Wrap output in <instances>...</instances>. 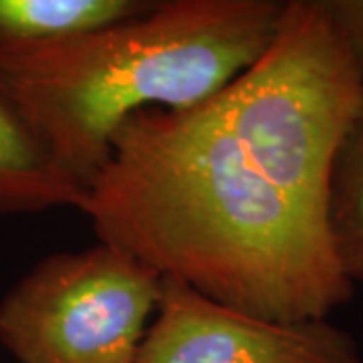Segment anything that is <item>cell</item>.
<instances>
[{"label": "cell", "instance_id": "2", "mask_svg": "<svg viewBox=\"0 0 363 363\" xmlns=\"http://www.w3.org/2000/svg\"><path fill=\"white\" fill-rule=\"evenodd\" d=\"M285 6L286 0H157L152 11L71 40L0 83L85 192L128 117L184 111L214 97L267 52Z\"/></svg>", "mask_w": 363, "mask_h": 363}, {"label": "cell", "instance_id": "6", "mask_svg": "<svg viewBox=\"0 0 363 363\" xmlns=\"http://www.w3.org/2000/svg\"><path fill=\"white\" fill-rule=\"evenodd\" d=\"M83 196L0 83V216L63 206L79 210Z\"/></svg>", "mask_w": 363, "mask_h": 363}, {"label": "cell", "instance_id": "8", "mask_svg": "<svg viewBox=\"0 0 363 363\" xmlns=\"http://www.w3.org/2000/svg\"><path fill=\"white\" fill-rule=\"evenodd\" d=\"M321 4L363 77V0H321Z\"/></svg>", "mask_w": 363, "mask_h": 363}, {"label": "cell", "instance_id": "1", "mask_svg": "<svg viewBox=\"0 0 363 363\" xmlns=\"http://www.w3.org/2000/svg\"><path fill=\"white\" fill-rule=\"evenodd\" d=\"M363 77L321 0H286L267 52L204 104L116 131L81 212L97 240L269 321H319L355 286L329 238V169Z\"/></svg>", "mask_w": 363, "mask_h": 363}, {"label": "cell", "instance_id": "7", "mask_svg": "<svg viewBox=\"0 0 363 363\" xmlns=\"http://www.w3.org/2000/svg\"><path fill=\"white\" fill-rule=\"evenodd\" d=\"M325 220L339 267L351 285H363V91L329 169Z\"/></svg>", "mask_w": 363, "mask_h": 363}, {"label": "cell", "instance_id": "3", "mask_svg": "<svg viewBox=\"0 0 363 363\" xmlns=\"http://www.w3.org/2000/svg\"><path fill=\"white\" fill-rule=\"evenodd\" d=\"M164 274L97 240L35 264L0 301V343L18 363H135Z\"/></svg>", "mask_w": 363, "mask_h": 363}, {"label": "cell", "instance_id": "5", "mask_svg": "<svg viewBox=\"0 0 363 363\" xmlns=\"http://www.w3.org/2000/svg\"><path fill=\"white\" fill-rule=\"evenodd\" d=\"M157 0H0V77L89 33L147 13Z\"/></svg>", "mask_w": 363, "mask_h": 363}, {"label": "cell", "instance_id": "4", "mask_svg": "<svg viewBox=\"0 0 363 363\" xmlns=\"http://www.w3.org/2000/svg\"><path fill=\"white\" fill-rule=\"evenodd\" d=\"M135 363H363L350 331L327 319L269 321L164 277Z\"/></svg>", "mask_w": 363, "mask_h": 363}]
</instances>
